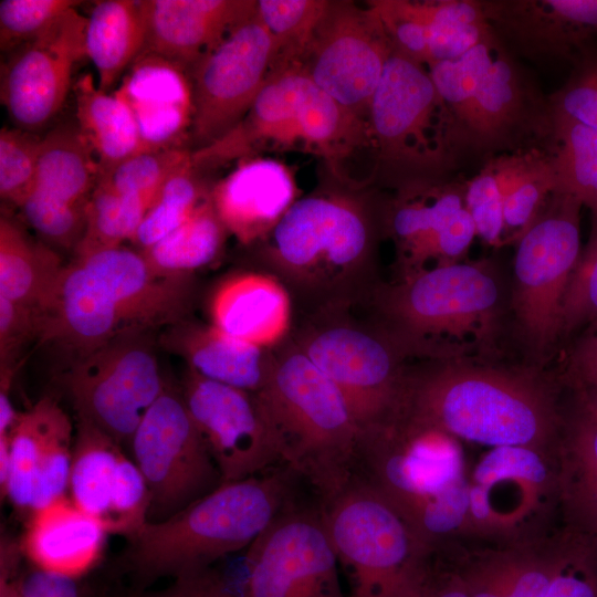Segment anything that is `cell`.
<instances>
[{"label":"cell","mask_w":597,"mask_h":597,"mask_svg":"<svg viewBox=\"0 0 597 597\" xmlns=\"http://www.w3.org/2000/svg\"><path fill=\"white\" fill-rule=\"evenodd\" d=\"M327 4L326 0L256 1V17L274 48L270 74L300 65Z\"/></svg>","instance_id":"obj_40"},{"label":"cell","mask_w":597,"mask_h":597,"mask_svg":"<svg viewBox=\"0 0 597 597\" xmlns=\"http://www.w3.org/2000/svg\"><path fill=\"white\" fill-rule=\"evenodd\" d=\"M158 344L181 357L196 374L253 392L265 385L273 360V349L242 342L189 317L166 327Z\"/></svg>","instance_id":"obj_29"},{"label":"cell","mask_w":597,"mask_h":597,"mask_svg":"<svg viewBox=\"0 0 597 597\" xmlns=\"http://www.w3.org/2000/svg\"><path fill=\"white\" fill-rule=\"evenodd\" d=\"M409 369L397 415L455 439L545 450L557 429L549 392L522 373L452 359Z\"/></svg>","instance_id":"obj_3"},{"label":"cell","mask_w":597,"mask_h":597,"mask_svg":"<svg viewBox=\"0 0 597 597\" xmlns=\"http://www.w3.org/2000/svg\"><path fill=\"white\" fill-rule=\"evenodd\" d=\"M74 258L82 265L77 303L100 343L126 332L166 328L189 316L193 277L157 274L139 251L124 245Z\"/></svg>","instance_id":"obj_10"},{"label":"cell","mask_w":597,"mask_h":597,"mask_svg":"<svg viewBox=\"0 0 597 597\" xmlns=\"http://www.w3.org/2000/svg\"><path fill=\"white\" fill-rule=\"evenodd\" d=\"M597 320V214L569 277L562 303V333Z\"/></svg>","instance_id":"obj_48"},{"label":"cell","mask_w":597,"mask_h":597,"mask_svg":"<svg viewBox=\"0 0 597 597\" xmlns=\"http://www.w3.org/2000/svg\"><path fill=\"white\" fill-rule=\"evenodd\" d=\"M422 562L406 582L397 597H426L421 578Z\"/></svg>","instance_id":"obj_60"},{"label":"cell","mask_w":597,"mask_h":597,"mask_svg":"<svg viewBox=\"0 0 597 597\" xmlns=\"http://www.w3.org/2000/svg\"><path fill=\"white\" fill-rule=\"evenodd\" d=\"M574 196L554 190L517 240L512 306L526 344L547 350L562 333V303L580 254V209Z\"/></svg>","instance_id":"obj_13"},{"label":"cell","mask_w":597,"mask_h":597,"mask_svg":"<svg viewBox=\"0 0 597 597\" xmlns=\"http://www.w3.org/2000/svg\"><path fill=\"white\" fill-rule=\"evenodd\" d=\"M549 101L555 113L597 130V43L575 61L569 77Z\"/></svg>","instance_id":"obj_50"},{"label":"cell","mask_w":597,"mask_h":597,"mask_svg":"<svg viewBox=\"0 0 597 597\" xmlns=\"http://www.w3.org/2000/svg\"><path fill=\"white\" fill-rule=\"evenodd\" d=\"M109 597H239V594L219 572L209 567L174 578L172 584L161 590H129Z\"/></svg>","instance_id":"obj_56"},{"label":"cell","mask_w":597,"mask_h":597,"mask_svg":"<svg viewBox=\"0 0 597 597\" xmlns=\"http://www.w3.org/2000/svg\"><path fill=\"white\" fill-rule=\"evenodd\" d=\"M73 425L45 396L20 412L10 434V470L4 496L28 516L67 495L73 453Z\"/></svg>","instance_id":"obj_23"},{"label":"cell","mask_w":597,"mask_h":597,"mask_svg":"<svg viewBox=\"0 0 597 597\" xmlns=\"http://www.w3.org/2000/svg\"><path fill=\"white\" fill-rule=\"evenodd\" d=\"M41 137L20 128L0 130V196L15 207L33 187Z\"/></svg>","instance_id":"obj_46"},{"label":"cell","mask_w":597,"mask_h":597,"mask_svg":"<svg viewBox=\"0 0 597 597\" xmlns=\"http://www.w3.org/2000/svg\"><path fill=\"white\" fill-rule=\"evenodd\" d=\"M519 548L490 552L467 562L457 570L470 597H507L515 573Z\"/></svg>","instance_id":"obj_51"},{"label":"cell","mask_w":597,"mask_h":597,"mask_svg":"<svg viewBox=\"0 0 597 597\" xmlns=\"http://www.w3.org/2000/svg\"><path fill=\"white\" fill-rule=\"evenodd\" d=\"M427 28V66L453 60L494 33L480 0L413 1Z\"/></svg>","instance_id":"obj_38"},{"label":"cell","mask_w":597,"mask_h":597,"mask_svg":"<svg viewBox=\"0 0 597 597\" xmlns=\"http://www.w3.org/2000/svg\"><path fill=\"white\" fill-rule=\"evenodd\" d=\"M381 232L396 245L397 279L437 264L459 262L476 235L465 207V180L446 178L397 189L381 208Z\"/></svg>","instance_id":"obj_21"},{"label":"cell","mask_w":597,"mask_h":597,"mask_svg":"<svg viewBox=\"0 0 597 597\" xmlns=\"http://www.w3.org/2000/svg\"><path fill=\"white\" fill-rule=\"evenodd\" d=\"M501 155L486 160L479 172L465 180V207L475 224L476 235L492 247L504 244Z\"/></svg>","instance_id":"obj_45"},{"label":"cell","mask_w":597,"mask_h":597,"mask_svg":"<svg viewBox=\"0 0 597 597\" xmlns=\"http://www.w3.org/2000/svg\"><path fill=\"white\" fill-rule=\"evenodd\" d=\"M378 216L339 193L297 199L270 234L252 245L251 269L276 277L300 315L365 306L379 284Z\"/></svg>","instance_id":"obj_1"},{"label":"cell","mask_w":597,"mask_h":597,"mask_svg":"<svg viewBox=\"0 0 597 597\" xmlns=\"http://www.w3.org/2000/svg\"><path fill=\"white\" fill-rule=\"evenodd\" d=\"M107 586L85 576H69L32 567L19 573L13 597H109Z\"/></svg>","instance_id":"obj_54"},{"label":"cell","mask_w":597,"mask_h":597,"mask_svg":"<svg viewBox=\"0 0 597 597\" xmlns=\"http://www.w3.org/2000/svg\"><path fill=\"white\" fill-rule=\"evenodd\" d=\"M561 546L543 597H597V562L589 549Z\"/></svg>","instance_id":"obj_53"},{"label":"cell","mask_w":597,"mask_h":597,"mask_svg":"<svg viewBox=\"0 0 597 597\" xmlns=\"http://www.w3.org/2000/svg\"><path fill=\"white\" fill-rule=\"evenodd\" d=\"M129 444L150 494L147 522L167 520L221 484L180 388L166 385Z\"/></svg>","instance_id":"obj_14"},{"label":"cell","mask_w":597,"mask_h":597,"mask_svg":"<svg viewBox=\"0 0 597 597\" xmlns=\"http://www.w3.org/2000/svg\"><path fill=\"white\" fill-rule=\"evenodd\" d=\"M561 546L519 548L507 597H543L555 569Z\"/></svg>","instance_id":"obj_55"},{"label":"cell","mask_w":597,"mask_h":597,"mask_svg":"<svg viewBox=\"0 0 597 597\" xmlns=\"http://www.w3.org/2000/svg\"><path fill=\"white\" fill-rule=\"evenodd\" d=\"M504 169V243L516 241L556 188L552 156L542 150L507 154Z\"/></svg>","instance_id":"obj_36"},{"label":"cell","mask_w":597,"mask_h":597,"mask_svg":"<svg viewBox=\"0 0 597 597\" xmlns=\"http://www.w3.org/2000/svg\"><path fill=\"white\" fill-rule=\"evenodd\" d=\"M570 359L577 378L597 390V334L584 337L573 350Z\"/></svg>","instance_id":"obj_59"},{"label":"cell","mask_w":597,"mask_h":597,"mask_svg":"<svg viewBox=\"0 0 597 597\" xmlns=\"http://www.w3.org/2000/svg\"><path fill=\"white\" fill-rule=\"evenodd\" d=\"M17 207L49 247L74 251L84 235L87 206L64 201L33 186Z\"/></svg>","instance_id":"obj_43"},{"label":"cell","mask_w":597,"mask_h":597,"mask_svg":"<svg viewBox=\"0 0 597 597\" xmlns=\"http://www.w3.org/2000/svg\"><path fill=\"white\" fill-rule=\"evenodd\" d=\"M501 284L488 261L426 268L379 282L365 306L417 358L452 359L462 347L448 338L474 336L485 344L495 332Z\"/></svg>","instance_id":"obj_5"},{"label":"cell","mask_w":597,"mask_h":597,"mask_svg":"<svg viewBox=\"0 0 597 597\" xmlns=\"http://www.w3.org/2000/svg\"><path fill=\"white\" fill-rule=\"evenodd\" d=\"M377 12L328 1L300 67L338 104L368 124L371 97L392 54Z\"/></svg>","instance_id":"obj_17"},{"label":"cell","mask_w":597,"mask_h":597,"mask_svg":"<svg viewBox=\"0 0 597 597\" xmlns=\"http://www.w3.org/2000/svg\"><path fill=\"white\" fill-rule=\"evenodd\" d=\"M227 234L208 195L185 222L139 252L157 274L193 277L218 259Z\"/></svg>","instance_id":"obj_34"},{"label":"cell","mask_w":597,"mask_h":597,"mask_svg":"<svg viewBox=\"0 0 597 597\" xmlns=\"http://www.w3.org/2000/svg\"><path fill=\"white\" fill-rule=\"evenodd\" d=\"M150 331L126 332L61 369L76 417L121 446L164 391L165 381Z\"/></svg>","instance_id":"obj_12"},{"label":"cell","mask_w":597,"mask_h":597,"mask_svg":"<svg viewBox=\"0 0 597 597\" xmlns=\"http://www.w3.org/2000/svg\"><path fill=\"white\" fill-rule=\"evenodd\" d=\"M73 91L77 127L97 158L100 174L146 150L134 116L119 97L101 91L90 73L76 80Z\"/></svg>","instance_id":"obj_32"},{"label":"cell","mask_w":597,"mask_h":597,"mask_svg":"<svg viewBox=\"0 0 597 597\" xmlns=\"http://www.w3.org/2000/svg\"><path fill=\"white\" fill-rule=\"evenodd\" d=\"M552 161L555 190L569 193L597 214V130L555 113Z\"/></svg>","instance_id":"obj_39"},{"label":"cell","mask_w":597,"mask_h":597,"mask_svg":"<svg viewBox=\"0 0 597 597\" xmlns=\"http://www.w3.org/2000/svg\"><path fill=\"white\" fill-rule=\"evenodd\" d=\"M407 521L467 480L457 439L398 415L360 434L358 471Z\"/></svg>","instance_id":"obj_15"},{"label":"cell","mask_w":597,"mask_h":597,"mask_svg":"<svg viewBox=\"0 0 597 597\" xmlns=\"http://www.w3.org/2000/svg\"><path fill=\"white\" fill-rule=\"evenodd\" d=\"M114 94L132 112L146 150L186 148L193 117L189 71L143 52Z\"/></svg>","instance_id":"obj_24"},{"label":"cell","mask_w":597,"mask_h":597,"mask_svg":"<svg viewBox=\"0 0 597 597\" xmlns=\"http://www.w3.org/2000/svg\"><path fill=\"white\" fill-rule=\"evenodd\" d=\"M200 170L191 161L172 174L159 188L150 202L130 242L143 251L185 222L208 197Z\"/></svg>","instance_id":"obj_42"},{"label":"cell","mask_w":597,"mask_h":597,"mask_svg":"<svg viewBox=\"0 0 597 597\" xmlns=\"http://www.w3.org/2000/svg\"><path fill=\"white\" fill-rule=\"evenodd\" d=\"M28 519L20 543L33 566L69 576H85L102 556L105 527L77 507L69 495L33 511Z\"/></svg>","instance_id":"obj_28"},{"label":"cell","mask_w":597,"mask_h":597,"mask_svg":"<svg viewBox=\"0 0 597 597\" xmlns=\"http://www.w3.org/2000/svg\"><path fill=\"white\" fill-rule=\"evenodd\" d=\"M86 24L87 18L71 9L7 53L0 97L17 128L36 134L62 109L75 66L87 57Z\"/></svg>","instance_id":"obj_20"},{"label":"cell","mask_w":597,"mask_h":597,"mask_svg":"<svg viewBox=\"0 0 597 597\" xmlns=\"http://www.w3.org/2000/svg\"><path fill=\"white\" fill-rule=\"evenodd\" d=\"M495 36L519 60L575 61L597 43V0H480Z\"/></svg>","instance_id":"obj_22"},{"label":"cell","mask_w":597,"mask_h":597,"mask_svg":"<svg viewBox=\"0 0 597 597\" xmlns=\"http://www.w3.org/2000/svg\"><path fill=\"white\" fill-rule=\"evenodd\" d=\"M150 494L134 460L123 454L118 461L104 523L107 533L129 536L147 522Z\"/></svg>","instance_id":"obj_47"},{"label":"cell","mask_w":597,"mask_h":597,"mask_svg":"<svg viewBox=\"0 0 597 597\" xmlns=\"http://www.w3.org/2000/svg\"><path fill=\"white\" fill-rule=\"evenodd\" d=\"M140 6L146 28L143 52L188 71L256 10L252 0H140Z\"/></svg>","instance_id":"obj_25"},{"label":"cell","mask_w":597,"mask_h":597,"mask_svg":"<svg viewBox=\"0 0 597 597\" xmlns=\"http://www.w3.org/2000/svg\"><path fill=\"white\" fill-rule=\"evenodd\" d=\"M146 28L140 0L97 1L87 17L86 55L97 72V86L109 92L142 54Z\"/></svg>","instance_id":"obj_31"},{"label":"cell","mask_w":597,"mask_h":597,"mask_svg":"<svg viewBox=\"0 0 597 597\" xmlns=\"http://www.w3.org/2000/svg\"><path fill=\"white\" fill-rule=\"evenodd\" d=\"M421 578L426 597H470L457 568H443L429 555L422 562Z\"/></svg>","instance_id":"obj_57"},{"label":"cell","mask_w":597,"mask_h":597,"mask_svg":"<svg viewBox=\"0 0 597 597\" xmlns=\"http://www.w3.org/2000/svg\"><path fill=\"white\" fill-rule=\"evenodd\" d=\"M301 478L282 464L213 491L160 522H146L127 536L116 570L145 590L163 577L177 578L212 567L249 547L297 499Z\"/></svg>","instance_id":"obj_2"},{"label":"cell","mask_w":597,"mask_h":597,"mask_svg":"<svg viewBox=\"0 0 597 597\" xmlns=\"http://www.w3.org/2000/svg\"><path fill=\"white\" fill-rule=\"evenodd\" d=\"M180 390L221 483L283 464L275 430L258 392L207 379L189 368Z\"/></svg>","instance_id":"obj_19"},{"label":"cell","mask_w":597,"mask_h":597,"mask_svg":"<svg viewBox=\"0 0 597 597\" xmlns=\"http://www.w3.org/2000/svg\"><path fill=\"white\" fill-rule=\"evenodd\" d=\"M24 556L21 543L2 536L0 544V597H13L15 580Z\"/></svg>","instance_id":"obj_58"},{"label":"cell","mask_w":597,"mask_h":597,"mask_svg":"<svg viewBox=\"0 0 597 597\" xmlns=\"http://www.w3.org/2000/svg\"><path fill=\"white\" fill-rule=\"evenodd\" d=\"M369 140L366 122L293 66L269 74L242 121L191 157L199 169L242 159L263 146H304L336 158Z\"/></svg>","instance_id":"obj_7"},{"label":"cell","mask_w":597,"mask_h":597,"mask_svg":"<svg viewBox=\"0 0 597 597\" xmlns=\"http://www.w3.org/2000/svg\"><path fill=\"white\" fill-rule=\"evenodd\" d=\"M354 308H328L300 316L290 338L338 388L360 433L398 413L412 350L374 317Z\"/></svg>","instance_id":"obj_6"},{"label":"cell","mask_w":597,"mask_h":597,"mask_svg":"<svg viewBox=\"0 0 597 597\" xmlns=\"http://www.w3.org/2000/svg\"><path fill=\"white\" fill-rule=\"evenodd\" d=\"M191 154L188 148L145 150L100 174L96 185L154 198L172 174L191 161Z\"/></svg>","instance_id":"obj_44"},{"label":"cell","mask_w":597,"mask_h":597,"mask_svg":"<svg viewBox=\"0 0 597 597\" xmlns=\"http://www.w3.org/2000/svg\"><path fill=\"white\" fill-rule=\"evenodd\" d=\"M555 114L549 95L521 60L499 41L493 62L454 130L450 153L455 169L499 155L554 149Z\"/></svg>","instance_id":"obj_11"},{"label":"cell","mask_w":597,"mask_h":597,"mask_svg":"<svg viewBox=\"0 0 597 597\" xmlns=\"http://www.w3.org/2000/svg\"><path fill=\"white\" fill-rule=\"evenodd\" d=\"M585 411L597 418V399L588 401Z\"/></svg>","instance_id":"obj_61"},{"label":"cell","mask_w":597,"mask_h":597,"mask_svg":"<svg viewBox=\"0 0 597 597\" xmlns=\"http://www.w3.org/2000/svg\"><path fill=\"white\" fill-rule=\"evenodd\" d=\"M273 59L272 39L254 13L190 69L192 150L219 140L242 121L271 72Z\"/></svg>","instance_id":"obj_18"},{"label":"cell","mask_w":597,"mask_h":597,"mask_svg":"<svg viewBox=\"0 0 597 597\" xmlns=\"http://www.w3.org/2000/svg\"><path fill=\"white\" fill-rule=\"evenodd\" d=\"M275 430L283 464L318 500L358 471L360 429L343 395L289 337L273 349L268 380L258 392Z\"/></svg>","instance_id":"obj_4"},{"label":"cell","mask_w":597,"mask_h":597,"mask_svg":"<svg viewBox=\"0 0 597 597\" xmlns=\"http://www.w3.org/2000/svg\"><path fill=\"white\" fill-rule=\"evenodd\" d=\"M41 326L40 312L0 296V371L17 370L22 350L39 339Z\"/></svg>","instance_id":"obj_52"},{"label":"cell","mask_w":597,"mask_h":597,"mask_svg":"<svg viewBox=\"0 0 597 597\" xmlns=\"http://www.w3.org/2000/svg\"><path fill=\"white\" fill-rule=\"evenodd\" d=\"M368 128L397 189L455 170L443 106L425 65L392 52L370 101Z\"/></svg>","instance_id":"obj_9"},{"label":"cell","mask_w":597,"mask_h":597,"mask_svg":"<svg viewBox=\"0 0 597 597\" xmlns=\"http://www.w3.org/2000/svg\"><path fill=\"white\" fill-rule=\"evenodd\" d=\"M65 264L13 219H0V296L28 305L43 317Z\"/></svg>","instance_id":"obj_30"},{"label":"cell","mask_w":597,"mask_h":597,"mask_svg":"<svg viewBox=\"0 0 597 597\" xmlns=\"http://www.w3.org/2000/svg\"><path fill=\"white\" fill-rule=\"evenodd\" d=\"M81 3L74 0H1V51L9 53L33 39L61 14Z\"/></svg>","instance_id":"obj_49"},{"label":"cell","mask_w":597,"mask_h":597,"mask_svg":"<svg viewBox=\"0 0 597 597\" xmlns=\"http://www.w3.org/2000/svg\"><path fill=\"white\" fill-rule=\"evenodd\" d=\"M153 199L96 185L86 209L85 232L74 255L121 247L123 242L130 241Z\"/></svg>","instance_id":"obj_41"},{"label":"cell","mask_w":597,"mask_h":597,"mask_svg":"<svg viewBox=\"0 0 597 597\" xmlns=\"http://www.w3.org/2000/svg\"><path fill=\"white\" fill-rule=\"evenodd\" d=\"M557 483L576 521L597 533V418L584 412L572 425L561 452Z\"/></svg>","instance_id":"obj_37"},{"label":"cell","mask_w":597,"mask_h":597,"mask_svg":"<svg viewBox=\"0 0 597 597\" xmlns=\"http://www.w3.org/2000/svg\"><path fill=\"white\" fill-rule=\"evenodd\" d=\"M122 446L90 421L76 417L69 496L104 526Z\"/></svg>","instance_id":"obj_35"},{"label":"cell","mask_w":597,"mask_h":597,"mask_svg":"<svg viewBox=\"0 0 597 597\" xmlns=\"http://www.w3.org/2000/svg\"><path fill=\"white\" fill-rule=\"evenodd\" d=\"M100 175L97 158L77 125H60L41 137L35 187L87 206Z\"/></svg>","instance_id":"obj_33"},{"label":"cell","mask_w":597,"mask_h":597,"mask_svg":"<svg viewBox=\"0 0 597 597\" xmlns=\"http://www.w3.org/2000/svg\"><path fill=\"white\" fill-rule=\"evenodd\" d=\"M318 503L347 597H397L428 554L404 516L359 473Z\"/></svg>","instance_id":"obj_8"},{"label":"cell","mask_w":597,"mask_h":597,"mask_svg":"<svg viewBox=\"0 0 597 597\" xmlns=\"http://www.w3.org/2000/svg\"><path fill=\"white\" fill-rule=\"evenodd\" d=\"M209 196L228 233L252 247L270 234L297 200V188L284 164L253 158L240 163L210 188Z\"/></svg>","instance_id":"obj_26"},{"label":"cell","mask_w":597,"mask_h":597,"mask_svg":"<svg viewBox=\"0 0 597 597\" xmlns=\"http://www.w3.org/2000/svg\"><path fill=\"white\" fill-rule=\"evenodd\" d=\"M294 305L285 286L254 269L221 281L209 301L210 324L242 342L274 349L291 335Z\"/></svg>","instance_id":"obj_27"},{"label":"cell","mask_w":597,"mask_h":597,"mask_svg":"<svg viewBox=\"0 0 597 597\" xmlns=\"http://www.w3.org/2000/svg\"><path fill=\"white\" fill-rule=\"evenodd\" d=\"M317 504H289L249 546L239 597H347Z\"/></svg>","instance_id":"obj_16"}]
</instances>
